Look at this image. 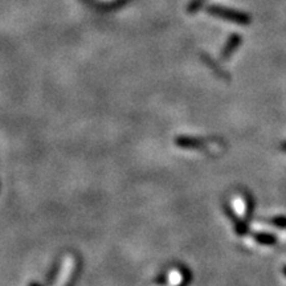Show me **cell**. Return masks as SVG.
<instances>
[{"label": "cell", "instance_id": "52a82bcc", "mask_svg": "<svg viewBox=\"0 0 286 286\" xmlns=\"http://www.w3.org/2000/svg\"><path fill=\"white\" fill-rule=\"evenodd\" d=\"M269 224L274 225L277 228H281V229H286V217L285 216H276L269 219Z\"/></svg>", "mask_w": 286, "mask_h": 286}, {"label": "cell", "instance_id": "9c48e42d", "mask_svg": "<svg viewBox=\"0 0 286 286\" xmlns=\"http://www.w3.org/2000/svg\"><path fill=\"white\" fill-rule=\"evenodd\" d=\"M283 273H285V276H286V267L283 268Z\"/></svg>", "mask_w": 286, "mask_h": 286}, {"label": "cell", "instance_id": "3957f363", "mask_svg": "<svg viewBox=\"0 0 286 286\" xmlns=\"http://www.w3.org/2000/svg\"><path fill=\"white\" fill-rule=\"evenodd\" d=\"M225 214H227V216L229 217L230 220L233 221L235 229H236V233L239 235V236H245V235H248V221L247 220H241V219H239V217L233 214V211L230 210L228 205H225Z\"/></svg>", "mask_w": 286, "mask_h": 286}, {"label": "cell", "instance_id": "5b68a950", "mask_svg": "<svg viewBox=\"0 0 286 286\" xmlns=\"http://www.w3.org/2000/svg\"><path fill=\"white\" fill-rule=\"evenodd\" d=\"M253 239L261 245H268V247L277 244V237L272 233H267V232H254Z\"/></svg>", "mask_w": 286, "mask_h": 286}, {"label": "cell", "instance_id": "ba28073f", "mask_svg": "<svg viewBox=\"0 0 286 286\" xmlns=\"http://www.w3.org/2000/svg\"><path fill=\"white\" fill-rule=\"evenodd\" d=\"M281 148H282V151H285V152H286V142H285V143H283L282 147H281Z\"/></svg>", "mask_w": 286, "mask_h": 286}, {"label": "cell", "instance_id": "6da1fadb", "mask_svg": "<svg viewBox=\"0 0 286 286\" xmlns=\"http://www.w3.org/2000/svg\"><path fill=\"white\" fill-rule=\"evenodd\" d=\"M208 12H210L211 15H214V16L229 20L232 23L241 24V25H248V24L250 23L249 16L245 15V13L228 10V8H223V7H210V8H208Z\"/></svg>", "mask_w": 286, "mask_h": 286}, {"label": "cell", "instance_id": "7a4b0ae2", "mask_svg": "<svg viewBox=\"0 0 286 286\" xmlns=\"http://www.w3.org/2000/svg\"><path fill=\"white\" fill-rule=\"evenodd\" d=\"M175 145L181 148H194V150H200L205 146V142L200 138H194V137H176L175 138Z\"/></svg>", "mask_w": 286, "mask_h": 286}, {"label": "cell", "instance_id": "277c9868", "mask_svg": "<svg viewBox=\"0 0 286 286\" xmlns=\"http://www.w3.org/2000/svg\"><path fill=\"white\" fill-rule=\"evenodd\" d=\"M240 43H241V37L239 36V35H232V36L228 39L227 44H225V46L223 48V50H221V55H220L221 60L229 59V57L235 53V50L239 48Z\"/></svg>", "mask_w": 286, "mask_h": 286}, {"label": "cell", "instance_id": "8992f818", "mask_svg": "<svg viewBox=\"0 0 286 286\" xmlns=\"http://www.w3.org/2000/svg\"><path fill=\"white\" fill-rule=\"evenodd\" d=\"M245 199H247V217H245V220L250 221V220H252V217H253V212H254V207H256V203H254L252 195L248 194V192H245Z\"/></svg>", "mask_w": 286, "mask_h": 286}]
</instances>
